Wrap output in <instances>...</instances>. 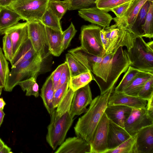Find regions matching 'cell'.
<instances>
[{
  "instance_id": "1",
  "label": "cell",
  "mask_w": 153,
  "mask_h": 153,
  "mask_svg": "<svg viewBox=\"0 0 153 153\" xmlns=\"http://www.w3.org/2000/svg\"><path fill=\"white\" fill-rule=\"evenodd\" d=\"M129 66L126 50H123L122 47L114 53L105 54L101 62L93 66L91 72L100 94L115 88L120 76Z\"/></svg>"
},
{
  "instance_id": "2",
  "label": "cell",
  "mask_w": 153,
  "mask_h": 153,
  "mask_svg": "<svg viewBox=\"0 0 153 153\" xmlns=\"http://www.w3.org/2000/svg\"><path fill=\"white\" fill-rule=\"evenodd\" d=\"M114 88L100 94L92 100L89 108L79 118L74 128L76 136L82 137L90 144L96 128L108 105L109 98Z\"/></svg>"
},
{
  "instance_id": "3",
  "label": "cell",
  "mask_w": 153,
  "mask_h": 153,
  "mask_svg": "<svg viewBox=\"0 0 153 153\" xmlns=\"http://www.w3.org/2000/svg\"><path fill=\"white\" fill-rule=\"evenodd\" d=\"M131 66L139 70L153 73V42L146 43L143 37L137 36L133 45L126 50Z\"/></svg>"
},
{
  "instance_id": "4",
  "label": "cell",
  "mask_w": 153,
  "mask_h": 153,
  "mask_svg": "<svg viewBox=\"0 0 153 153\" xmlns=\"http://www.w3.org/2000/svg\"><path fill=\"white\" fill-rule=\"evenodd\" d=\"M42 62L38 56H36L12 68L4 87V90L11 91L19 82L32 77L36 78Z\"/></svg>"
},
{
  "instance_id": "5",
  "label": "cell",
  "mask_w": 153,
  "mask_h": 153,
  "mask_svg": "<svg viewBox=\"0 0 153 153\" xmlns=\"http://www.w3.org/2000/svg\"><path fill=\"white\" fill-rule=\"evenodd\" d=\"M54 111L50 115L51 121L47 127L46 136L47 142L54 150L64 141L74 120L70 111L59 117L56 115Z\"/></svg>"
},
{
  "instance_id": "6",
  "label": "cell",
  "mask_w": 153,
  "mask_h": 153,
  "mask_svg": "<svg viewBox=\"0 0 153 153\" xmlns=\"http://www.w3.org/2000/svg\"><path fill=\"white\" fill-rule=\"evenodd\" d=\"M49 0H13L8 7L27 22L41 21Z\"/></svg>"
},
{
  "instance_id": "7",
  "label": "cell",
  "mask_w": 153,
  "mask_h": 153,
  "mask_svg": "<svg viewBox=\"0 0 153 153\" xmlns=\"http://www.w3.org/2000/svg\"><path fill=\"white\" fill-rule=\"evenodd\" d=\"M101 27L91 24L82 25L80 30L79 39L81 47L91 54L103 57L105 51L101 40Z\"/></svg>"
},
{
  "instance_id": "8",
  "label": "cell",
  "mask_w": 153,
  "mask_h": 153,
  "mask_svg": "<svg viewBox=\"0 0 153 153\" xmlns=\"http://www.w3.org/2000/svg\"><path fill=\"white\" fill-rule=\"evenodd\" d=\"M28 23V38L39 57L43 61L51 54L45 26L41 21Z\"/></svg>"
},
{
  "instance_id": "9",
  "label": "cell",
  "mask_w": 153,
  "mask_h": 153,
  "mask_svg": "<svg viewBox=\"0 0 153 153\" xmlns=\"http://www.w3.org/2000/svg\"><path fill=\"white\" fill-rule=\"evenodd\" d=\"M110 32V41L105 54L115 52L120 47H126L129 51L133 46L136 35L129 28L116 24L108 27Z\"/></svg>"
},
{
  "instance_id": "10",
  "label": "cell",
  "mask_w": 153,
  "mask_h": 153,
  "mask_svg": "<svg viewBox=\"0 0 153 153\" xmlns=\"http://www.w3.org/2000/svg\"><path fill=\"white\" fill-rule=\"evenodd\" d=\"M152 125L153 118L149 114L146 107L132 108L125 123L124 128L131 137H133L142 128Z\"/></svg>"
},
{
  "instance_id": "11",
  "label": "cell",
  "mask_w": 153,
  "mask_h": 153,
  "mask_svg": "<svg viewBox=\"0 0 153 153\" xmlns=\"http://www.w3.org/2000/svg\"><path fill=\"white\" fill-rule=\"evenodd\" d=\"M108 120L104 112L94 131L90 144L91 153H105L108 150L107 139Z\"/></svg>"
},
{
  "instance_id": "12",
  "label": "cell",
  "mask_w": 153,
  "mask_h": 153,
  "mask_svg": "<svg viewBox=\"0 0 153 153\" xmlns=\"http://www.w3.org/2000/svg\"><path fill=\"white\" fill-rule=\"evenodd\" d=\"M92 100L89 83L74 91L71 102L70 114L72 117L81 115L87 110V106Z\"/></svg>"
},
{
  "instance_id": "13",
  "label": "cell",
  "mask_w": 153,
  "mask_h": 153,
  "mask_svg": "<svg viewBox=\"0 0 153 153\" xmlns=\"http://www.w3.org/2000/svg\"><path fill=\"white\" fill-rule=\"evenodd\" d=\"M78 15L84 20L103 28L110 26L113 18L108 12L96 6L82 9L78 11Z\"/></svg>"
},
{
  "instance_id": "14",
  "label": "cell",
  "mask_w": 153,
  "mask_h": 153,
  "mask_svg": "<svg viewBox=\"0 0 153 153\" xmlns=\"http://www.w3.org/2000/svg\"><path fill=\"white\" fill-rule=\"evenodd\" d=\"M10 36L13 45V58L24 44L29 39L28 23L19 22L6 29L3 34Z\"/></svg>"
},
{
  "instance_id": "15",
  "label": "cell",
  "mask_w": 153,
  "mask_h": 153,
  "mask_svg": "<svg viewBox=\"0 0 153 153\" xmlns=\"http://www.w3.org/2000/svg\"><path fill=\"white\" fill-rule=\"evenodd\" d=\"M147 103V100L138 96H131L123 92L114 91L109 98L108 105H121L139 109L145 108Z\"/></svg>"
},
{
  "instance_id": "16",
  "label": "cell",
  "mask_w": 153,
  "mask_h": 153,
  "mask_svg": "<svg viewBox=\"0 0 153 153\" xmlns=\"http://www.w3.org/2000/svg\"><path fill=\"white\" fill-rule=\"evenodd\" d=\"M147 1L153 2V0H133L122 17L113 18V20L117 25L128 27L133 32L132 29L138 14L142 6Z\"/></svg>"
},
{
  "instance_id": "17",
  "label": "cell",
  "mask_w": 153,
  "mask_h": 153,
  "mask_svg": "<svg viewBox=\"0 0 153 153\" xmlns=\"http://www.w3.org/2000/svg\"><path fill=\"white\" fill-rule=\"evenodd\" d=\"M55 153H91L90 144L82 137L77 136L66 139Z\"/></svg>"
},
{
  "instance_id": "18",
  "label": "cell",
  "mask_w": 153,
  "mask_h": 153,
  "mask_svg": "<svg viewBox=\"0 0 153 153\" xmlns=\"http://www.w3.org/2000/svg\"><path fill=\"white\" fill-rule=\"evenodd\" d=\"M136 153H153V125L140 129L136 135Z\"/></svg>"
},
{
  "instance_id": "19",
  "label": "cell",
  "mask_w": 153,
  "mask_h": 153,
  "mask_svg": "<svg viewBox=\"0 0 153 153\" xmlns=\"http://www.w3.org/2000/svg\"><path fill=\"white\" fill-rule=\"evenodd\" d=\"M131 137L124 128L109 120L107 139L108 150L115 148Z\"/></svg>"
},
{
  "instance_id": "20",
  "label": "cell",
  "mask_w": 153,
  "mask_h": 153,
  "mask_svg": "<svg viewBox=\"0 0 153 153\" xmlns=\"http://www.w3.org/2000/svg\"><path fill=\"white\" fill-rule=\"evenodd\" d=\"M132 108L121 105H107L104 112L109 120L124 128L125 123Z\"/></svg>"
},
{
  "instance_id": "21",
  "label": "cell",
  "mask_w": 153,
  "mask_h": 153,
  "mask_svg": "<svg viewBox=\"0 0 153 153\" xmlns=\"http://www.w3.org/2000/svg\"><path fill=\"white\" fill-rule=\"evenodd\" d=\"M46 29L51 54L55 56H59L64 51L62 45L63 31L47 27Z\"/></svg>"
},
{
  "instance_id": "22",
  "label": "cell",
  "mask_w": 153,
  "mask_h": 153,
  "mask_svg": "<svg viewBox=\"0 0 153 153\" xmlns=\"http://www.w3.org/2000/svg\"><path fill=\"white\" fill-rule=\"evenodd\" d=\"M54 91L51 74L42 85L40 95L44 105L50 115L55 110L53 102Z\"/></svg>"
},
{
  "instance_id": "23",
  "label": "cell",
  "mask_w": 153,
  "mask_h": 153,
  "mask_svg": "<svg viewBox=\"0 0 153 153\" xmlns=\"http://www.w3.org/2000/svg\"><path fill=\"white\" fill-rule=\"evenodd\" d=\"M22 20L20 16L8 7H0V31L3 34L6 29Z\"/></svg>"
},
{
  "instance_id": "24",
  "label": "cell",
  "mask_w": 153,
  "mask_h": 153,
  "mask_svg": "<svg viewBox=\"0 0 153 153\" xmlns=\"http://www.w3.org/2000/svg\"><path fill=\"white\" fill-rule=\"evenodd\" d=\"M153 77V73L142 71L124 90L125 94L137 96L138 93L146 82Z\"/></svg>"
},
{
  "instance_id": "25",
  "label": "cell",
  "mask_w": 153,
  "mask_h": 153,
  "mask_svg": "<svg viewBox=\"0 0 153 153\" xmlns=\"http://www.w3.org/2000/svg\"><path fill=\"white\" fill-rule=\"evenodd\" d=\"M38 56L34 50L29 39L22 46L13 57L11 63V68L19 64Z\"/></svg>"
},
{
  "instance_id": "26",
  "label": "cell",
  "mask_w": 153,
  "mask_h": 153,
  "mask_svg": "<svg viewBox=\"0 0 153 153\" xmlns=\"http://www.w3.org/2000/svg\"><path fill=\"white\" fill-rule=\"evenodd\" d=\"M94 78L91 72L87 71L71 77L69 87L75 91L89 84Z\"/></svg>"
},
{
  "instance_id": "27",
  "label": "cell",
  "mask_w": 153,
  "mask_h": 153,
  "mask_svg": "<svg viewBox=\"0 0 153 153\" xmlns=\"http://www.w3.org/2000/svg\"><path fill=\"white\" fill-rule=\"evenodd\" d=\"M140 36L151 39L153 37V2L149 1V5L146 18L141 26Z\"/></svg>"
},
{
  "instance_id": "28",
  "label": "cell",
  "mask_w": 153,
  "mask_h": 153,
  "mask_svg": "<svg viewBox=\"0 0 153 153\" xmlns=\"http://www.w3.org/2000/svg\"><path fill=\"white\" fill-rule=\"evenodd\" d=\"M142 71L129 66L118 85L114 88V91L123 92L124 90Z\"/></svg>"
},
{
  "instance_id": "29",
  "label": "cell",
  "mask_w": 153,
  "mask_h": 153,
  "mask_svg": "<svg viewBox=\"0 0 153 153\" xmlns=\"http://www.w3.org/2000/svg\"><path fill=\"white\" fill-rule=\"evenodd\" d=\"M65 62L69 66L71 77L89 71L78 59L69 52L66 54Z\"/></svg>"
},
{
  "instance_id": "30",
  "label": "cell",
  "mask_w": 153,
  "mask_h": 153,
  "mask_svg": "<svg viewBox=\"0 0 153 153\" xmlns=\"http://www.w3.org/2000/svg\"><path fill=\"white\" fill-rule=\"evenodd\" d=\"M41 21L46 27L63 31L60 20L48 7L42 17Z\"/></svg>"
},
{
  "instance_id": "31",
  "label": "cell",
  "mask_w": 153,
  "mask_h": 153,
  "mask_svg": "<svg viewBox=\"0 0 153 153\" xmlns=\"http://www.w3.org/2000/svg\"><path fill=\"white\" fill-rule=\"evenodd\" d=\"M48 7L61 20L68 9V4L66 0H49Z\"/></svg>"
},
{
  "instance_id": "32",
  "label": "cell",
  "mask_w": 153,
  "mask_h": 153,
  "mask_svg": "<svg viewBox=\"0 0 153 153\" xmlns=\"http://www.w3.org/2000/svg\"><path fill=\"white\" fill-rule=\"evenodd\" d=\"M36 80V78L32 77L19 82L18 85H20L24 91H26V96L33 95L37 97L39 96V88Z\"/></svg>"
},
{
  "instance_id": "33",
  "label": "cell",
  "mask_w": 153,
  "mask_h": 153,
  "mask_svg": "<svg viewBox=\"0 0 153 153\" xmlns=\"http://www.w3.org/2000/svg\"><path fill=\"white\" fill-rule=\"evenodd\" d=\"M136 135L131 137L115 148L107 150L105 153H136Z\"/></svg>"
},
{
  "instance_id": "34",
  "label": "cell",
  "mask_w": 153,
  "mask_h": 153,
  "mask_svg": "<svg viewBox=\"0 0 153 153\" xmlns=\"http://www.w3.org/2000/svg\"><path fill=\"white\" fill-rule=\"evenodd\" d=\"M74 93V91L69 87L66 95L54 111L57 116L61 117L67 112L70 111Z\"/></svg>"
},
{
  "instance_id": "35",
  "label": "cell",
  "mask_w": 153,
  "mask_h": 153,
  "mask_svg": "<svg viewBox=\"0 0 153 153\" xmlns=\"http://www.w3.org/2000/svg\"><path fill=\"white\" fill-rule=\"evenodd\" d=\"M149 5V1H147L142 6L137 16L132 29L133 32L137 36H140L141 26L144 22Z\"/></svg>"
},
{
  "instance_id": "36",
  "label": "cell",
  "mask_w": 153,
  "mask_h": 153,
  "mask_svg": "<svg viewBox=\"0 0 153 153\" xmlns=\"http://www.w3.org/2000/svg\"><path fill=\"white\" fill-rule=\"evenodd\" d=\"M133 0H96L95 4L98 8L108 12L116 7Z\"/></svg>"
},
{
  "instance_id": "37",
  "label": "cell",
  "mask_w": 153,
  "mask_h": 153,
  "mask_svg": "<svg viewBox=\"0 0 153 153\" xmlns=\"http://www.w3.org/2000/svg\"><path fill=\"white\" fill-rule=\"evenodd\" d=\"M8 62L0 47V77L5 86L10 73Z\"/></svg>"
},
{
  "instance_id": "38",
  "label": "cell",
  "mask_w": 153,
  "mask_h": 153,
  "mask_svg": "<svg viewBox=\"0 0 153 153\" xmlns=\"http://www.w3.org/2000/svg\"><path fill=\"white\" fill-rule=\"evenodd\" d=\"M68 4V10H80L89 7L95 4L96 0H66Z\"/></svg>"
},
{
  "instance_id": "39",
  "label": "cell",
  "mask_w": 153,
  "mask_h": 153,
  "mask_svg": "<svg viewBox=\"0 0 153 153\" xmlns=\"http://www.w3.org/2000/svg\"><path fill=\"white\" fill-rule=\"evenodd\" d=\"M69 82L65 83L55 91L53 99V105L56 108L67 94L69 88Z\"/></svg>"
},
{
  "instance_id": "40",
  "label": "cell",
  "mask_w": 153,
  "mask_h": 153,
  "mask_svg": "<svg viewBox=\"0 0 153 153\" xmlns=\"http://www.w3.org/2000/svg\"><path fill=\"white\" fill-rule=\"evenodd\" d=\"M3 37V50L5 57L11 64L13 59V45L8 35L4 34Z\"/></svg>"
},
{
  "instance_id": "41",
  "label": "cell",
  "mask_w": 153,
  "mask_h": 153,
  "mask_svg": "<svg viewBox=\"0 0 153 153\" xmlns=\"http://www.w3.org/2000/svg\"><path fill=\"white\" fill-rule=\"evenodd\" d=\"M153 96V77L148 80L139 92L137 96L148 100Z\"/></svg>"
},
{
  "instance_id": "42",
  "label": "cell",
  "mask_w": 153,
  "mask_h": 153,
  "mask_svg": "<svg viewBox=\"0 0 153 153\" xmlns=\"http://www.w3.org/2000/svg\"><path fill=\"white\" fill-rule=\"evenodd\" d=\"M77 31V30L72 22H71L68 28L63 31L62 45L64 50L68 47L72 39Z\"/></svg>"
},
{
  "instance_id": "43",
  "label": "cell",
  "mask_w": 153,
  "mask_h": 153,
  "mask_svg": "<svg viewBox=\"0 0 153 153\" xmlns=\"http://www.w3.org/2000/svg\"><path fill=\"white\" fill-rule=\"evenodd\" d=\"M70 70L67 63L65 61L59 82L56 88H58L65 83L69 82L71 78Z\"/></svg>"
},
{
  "instance_id": "44",
  "label": "cell",
  "mask_w": 153,
  "mask_h": 153,
  "mask_svg": "<svg viewBox=\"0 0 153 153\" xmlns=\"http://www.w3.org/2000/svg\"><path fill=\"white\" fill-rule=\"evenodd\" d=\"M133 1L114 7L111 10V11L114 13L116 17L120 18L123 16L125 12L131 4Z\"/></svg>"
},
{
  "instance_id": "45",
  "label": "cell",
  "mask_w": 153,
  "mask_h": 153,
  "mask_svg": "<svg viewBox=\"0 0 153 153\" xmlns=\"http://www.w3.org/2000/svg\"><path fill=\"white\" fill-rule=\"evenodd\" d=\"M63 65L64 63L59 65L51 74L55 91L56 89L60 80Z\"/></svg>"
},
{
  "instance_id": "46",
  "label": "cell",
  "mask_w": 153,
  "mask_h": 153,
  "mask_svg": "<svg viewBox=\"0 0 153 153\" xmlns=\"http://www.w3.org/2000/svg\"><path fill=\"white\" fill-rule=\"evenodd\" d=\"M146 107L149 114L153 118V96L147 100Z\"/></svg>"
},
{
  "instance_id": "47",
  "label": "cell",
  "mask_w": 153,
  "mask_h": 153,
  "mask_svg": "<svg viewBox=\"0 0 153 153\" xmlns=\"http://www.w3.org/2000/svg\"><path fill=\"white\" fill-rule=\"evenodd\" d=\"M102 29L100 31V37L103 48L105 52L108 47L109 43L105 38Z\"/></svg>"
},
{
  "instance_id": "48",
  "label": "cell",
  "mask_w": 153,
  "mask_h": 153,
  "mask_svg": "<svg viewBox=\"0 0 153 153\" xmlns=\"http://www.w3.org/2000/svg\"><path fill=\"white\" fill-rule=\"evenodd\" d=\"M13 0H0V7H8Z\"/></svg>"
},
{
  "instance_id": "49",
  "label": "cell",
  "mask_w": 153,
  "mask_h": 153,
  "mask_svg": "<svg viewBox=\"0 0 153 153\" xmlns=\"http://www.w3.org/2000/svg\"><path fill=\"white\" fill-rule=\"evenodd\" d=\"M13 153L11 152V149L5 144L0 151V153Z\"/></svg>"
},
{
  "instance_id": "50",
  "label": "cell",
  "mask_w": 153,
  "mask_h": 153,
  "mask_svg": "<svg viewBox=\"0 0 153 153\" xmlns=\"http://www.w3.org/2000/svg\"><path fill=\"white\" fill-rule=\"evenodd\" d=\"M4 115L5 114L3 110L0 109V126L3 122Z\"/></svg>"
},
{
  "instance_id": "51",
  "label": "cell",
  "mask_w": 153,
  "mask_h": 153,
  "mask_svg": "<svg viewBox=\"0 0 153 153\" xmlns=\"http://www.w3.org/2000/svg\"><path fill=\"white\" fill-rule=\"evenodd\" d=\"M5 105L6 103L3 99L0 98V109L3 110Z\"/></svg>"
},
{
  "instance_id": "52",
  "label": "cell",
  "mask_w": 153,
  "mask_h": 153,
  "mask_svg": "<svg viewBox=\"0 0 153 153\" xmlns=\"http://www.w3.org/2000/svg\"><path fill=\"white\" fill-rule=\"evenodd\" d=\"M5 145L4 142L0 138V151Z\"/></svg>"
},
{
  "instance_id": "53",
  "label": "cell",
  "mask_w": 153,
  "mask_h": 153,
  "mask_svg": "<svg viewBox=\"0 0 153 153\" xmlns=\"http://www.w3.org/2000/svg\"><path fill=\"white\" fill-rule=\"evenodd\" d=\"M4 85L3 84L1 79L0 77V88H4Z\"/></svg>"
},
{
  "instance_id": "54",
  "label": "cell",
  "mask_w": 153,
  "mask_h": 153,
  "mask_svg": "<svg viewBox=\"0 0 153 153\" xmlns=\"http://www.w3.org/2000/svg\"><path fill=\"white\" fill-rule=\"evenodd\" d=\"M2 88H0V96L1 93V91L2 90Z\"/></svg>"
},
{
  "instance_id": "55",
  "label": "cell",
  "mask_w": 153,
  "mask_h": 153,
  "mask_svg": "<svg viewBox=\"0 0 153 153\" xmlns=\"http://www.w3.org/2000/svg\"><path fill=\"white\" fill-rule=\"evenodd\" d=\"M1 35H2V33H1V32L0 31V36Z\"/></svg>"
}]
</instances>
